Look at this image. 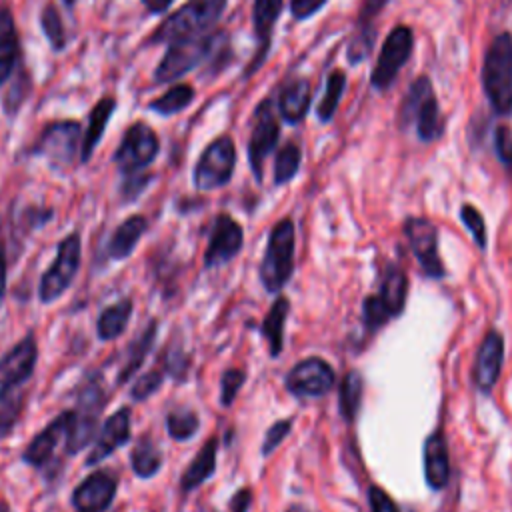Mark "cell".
Masks as SVG:
<instances>
[{
  "instance_id": "cell-1",
  "label": "cell",
  "mask_w": 512,
  "mask_h": 512,
  "mask_svg": "<svg viewBox=\"0 0 512 512\" xmlns=\"http://www.w3.org/2000/svg\"><path fill=\"white\" fill-rule=\"evenodd\" d=\"M38 344L34 334H26L0 358V440L8 436L22 414V386L34 374Z\"/></svg>"
},
{
  "instance_id": "cell-2",
  "label": "cell",
  "mask_w": 512,
  "mask_h": 512,
  "mask_svg": "<svg viewBox=\"0 0 512 512\" xmlns=\"http://www.w3.org/2000/svg\"><path fill=\"white\" fill-rule=\"evenodd\" d=\"M484 94L492 110L500 116L512 114V36L498 34L486 54L480 72Z\"/></svg>"
},
{
  "instance_id": "cell-3",
  "label": "cell",
  "mask_w": 512,
  "mask_h": 512,
  "mask_svg": "<svg viewBox=\"0 0 512 512\" xmlns=\"http://www.w3.org/2000/svg\"><path fill=\"white\" fill-rule=\"evenodd\" d=\"M408 298V276L404 268L386 264L376 294H370L362 302V324L366 332H376L390 320L404 312Z\"/></svg>"
},
{
  "instance_id": "cell-4",
  "label": "cell",
  "mask_w": 512,
  "mask_h": 512,
  "mask_svg": "<svg viewBox=\"0 0 512 512\" xmlns=\"http://www.w3.org/2000/svg\"><path fill=\"white\" fill-rule=\"evenodd\" d=\"M398 122L402 128L414 124L422 142H434L444 134L440 104L436 100L434 86L426 76H420L410 84L404 102L398 108Z\"/></svg>"
},
{
  "instance_id": "cell-5",
  "label": "cell",
  "mask_w": 512,
  "mask_h": 512,
  "mask_svg": "<svg viewBox=\"0 0 512 512\" xmlns=\"http://www.w3.org/2000/svg\"><path fill=\"white\" fill-rule=\"evenodd\" d=\"M228 0H188L182 8L164 18L152 34L154 44H170L180 38L208 34L220 20Z\"/></svg>"
},
{
  "instance_id": "cell-6",
  "label": "cell",
  "mask_w": 512,
  "mask_h": 512,
  "mask_svg": "<svg viewBox=\"0 0 512 512\" xmlns=\"http://www.w3.org/2000/svg\"><path fill=\"white\" fill-rule=\"evenodd\" d=\"M294 246H296L294 222L290 218H282L280 222L274 224V228L268 234L266 252L258 268L260 282L266 292L278 294L292 278Z\"/></svg>"
},
{
  "instance_id": "cell-7",
  "label": "cell",
  "mask_w": 512,
  "mask_h": 512,
  "mask_svg": "<svg viewBox=\"0 0 512 512\" xmlns=\"http://www.w3.org/2000/svg\"><path fill=\"white\" fill-rule=\"evenodd\" d=\"M106 402L104 388L96 376L88 378L84 388L78 392L76 408L70 410V426L66 432V454H78L82 452L96 436L98 428V416Z\"/></svg>"
},
{
  "instance_id": "cell-8",
  "label": "cell",
  "mask_w": 512,
  "mask_h": 512,
  "mask_svg": "<svg viewBox=\"0 0 512 512\" xmlns=\"http://www.w3.org/2000/svg\"><path fill=\"white\" fill-rule=\"evenodd\" d=\"M80 260H82V240L78 232H72L60 240L56 248V258L40 278L38 300L42 304H52L72 286L80 268Z\"/></svg>"
},
{
  "instance_id": "cell-9",
  "label": "cell",
  "mask_w": 512,
  "mask_h": 512,
  "mask_svg": "<svg viewBox=\"0 0 512 512\" xmlns=\"http://www.w3.org/2000/svg\"><path fill=\"white\" fill-rule=\"evenodd\" d=\"M216 44H218V36L210 32L170 42L160 64L154 70V82L166 84L184 76L186 72L196 68L214 50Z\"/></svg>"
},
{
  "instance_id": "cell-10",
  "label": "cell",
  "mask_w": 512,
  "mask_h": 512,
  "mask_svg": "<svg viewBox=\"0 0 512 512\" xmlns=\"http://www.w3.org/2000/svg\"><path fill=\"white\" fill-rule=\"evenodd\" d=\"M236 166V148L232 138L218 136L214 138L204 152L200 154L196 166H194V186L200 192L222 188L230 182Z\"/></svg>"
},
{
  "instance_id": "cell-11",
  "label": "cell",
  "mask_w": 512,
  "mask_h": 512,
  "mask_svg": "<svg viewBox=\"0 0 512 512\" xmlns=\"http://www.w3.org/2000/svg\"><path fill=\"white\" fill-rule=\"evenodd\" d=\"M158 152L160 140L156 132L146 122H136L124 132L114 152V162L124 176H134L142 174V170L156 160Z\"/></svg>"
},
{
  "instance_id": "cell-12",
  "label": "cell",
  "mask_w": 512,
  "mask_h": 512,
  "mask_svg": "<svg viewBox=\"0 0 512 512\" xmlns=\"http://www.w3.org/2000/svg\"><path fill=\"white\" fill-rule=\"evenodd\" d=\"M412 48H414V34L410 26H404V24L394 26L386 36L384 46L378 54V60L372 68V74H370L372 88L388 90L394 84L402 66L412 56Z\"/></svg>"
},
{
  "instance_id": "cell-13",
  "label": "cell",
  "mask_w": 512,
  "mask_h": 512,
  "mask_svg": "<svg viewBox=\"0 0 512 512\" xmlns=\"http://www.w3.org/2000/svg\"><path fill=\"white\" fill-rule=\"evenodd\" d=\"M280 138V124L272 108V100H262L252 116V130L248 140V160L254 178L260 182L264 174V160L276 148Z\"/></svg>"
},
{
  "instance_id": "cell-14",
  "label": "cell",
  "mask_w": 512,
  "mask_h": 512,
  "mask_svg": "<svg viewBox=\"0 0 512 512\" xmlns=\"http://www.w3.org/2000/svg\"><path fill=\"white\" fill-rule=\"evenodd\" d=\"M404 234L408 238V244L412 248V254L416 256L420 270L432 278L440 280L446 276V268L440 258L438 250V230L428 218L410 216L404 220Z\"/></svg>"
},
{
  "instance_id": "cell-15",
  "label": "cell",
  "mask_w": 512,
  "mask_h": 512,
  "mask_svg": "<svg viewBox=\"0 0 512 512\" xmlns=\"http://www.w3.org/2000/svg\"><path fill=\"white\" fill-rule=\"evenodd\" d=\"M334 382V368L318 356H310L294 364L284 380L286 390L298 398H320L334 388Z\"/></svg>"
},
{
  "instance_id": "cell-16",
  "label": "cell",
  "mask_w": 512,
  "mask_h": 512,
  "mask_svg": "<svg viewBox=\"0 0 512 512\" xmlns=\"http://www.w3.org/2000/svg\"><path fill=\"white\" fill-rule=\"evenodd\" d=\"M504 364V336L496 328L488 330L482 338L474 366H472V380L480 394H490L496 386Z\"/></svg>"
},
{
  "instance_id": "cell-17",
  "label": "cell",
  "mask_w": 512,
  "mask_h": 512,
  "mask_svg": "<svg viewBox=\"0 0 512 512\" xmlns=\"http://www.w3.org/2000/svg\"><path fill=\"white\" fill-rule=\"evenodd\" d=\"M244 244L242 226L228 214H220L214 220L208 246L204 252V268H214L230 262L238 256Z\"/></svg>"
},
{
  "instance_id": "cell-18",
  "label": "cell",
  "mask_w": 512,
  "mask_h": 512,
  "mask_svg": "<svg viewBox=\"0 0 512 512\" xmlns=\"http://www.w3.org/2000/svg\"><path fill=\"white\" fill-rule=\"evenodd\" d=\"M78 142H80V124L76 120H60L50 124L42 132L34 152L56 164H70L76 154Z\"/></svg>"
},
{
  "instance_id": "cell-19",
  "label": "cell",
  "mask_w": 512,
  "mask_h": 512,
  "mask_svg": "<svg viewBox=\"0 0 512 512\" xmlns=\"http://www.w3.org/2000/svg\"><path fill=\"white\" fill-rule=\"evenodd\" d=\"M118 490V478L106 470H96L84 478L72 492V504L78 512H104Z\"/></svg>"
},
{
  "instance_id": "cell-20",
  "label": "cell",
  "mask_w": 512,
  "mask_h": 512,
  "mask_svg": "<svg viewBox=\"0 0 512 512\" xmlns=\"http://www.w3.org/2000/svg\"><path fill=\"white\" fill-rule=\"evenodd\" d=\"M130 416V408H120L104 420L98 436L94 438V446L88 452L86 466H96L130 440Z\"/></svg>"
},
{
  "instance_id": "cell-21",
  "label": "cell",
  "mask_w": 512,
  "mask_h": 512,
  "mask_svg": "<svg viewBox=\"0 0 512 512\" xmlns=\"http://www.w3.org/2000/svg\"><path fill=\"white\" fill-rule=\"evenodd\" d=\"M68 426H70V410L58 414L42 432H38L30 440V444L22 452V460L32 468H42L44 464H48L60 440H66Z\"/></svg>"
},
{
  "instance_id": "cell-22",
  "label": "cell",
  "mask_w": 512,
  "mask_h": 512,
  "mask_svg": "<svg viewBox=\"0 0 512 512\" xmlns=\"http://www.w3.org/2000/svg\"><path fill=\"white\" fill-rule=\"evenodd\" d=\"M424 480L430 490L440 492L450 480V456L444 432L438 428L424 440Z\"/></svg>"
},
{
  "instance_id": "cell-23",
  "label": "cell",
  "mask_w": 512,
  "mask_h": 512,
  "mask_svg": "<svg viewBox=\"0 0 512 512\" xmlns=\"http://www.w3.org/2000/svg\"><path fill=\"white\" fill-rule=\"evenodd\" d=\"M388 0H364L356 18V30L354 36L348 44V62L350 64H358L362 60L368 58V54L372 52L374 46V38H376V16L386 8Z\"/></svg>"
},
{
  "instance_id": "cell-24",
  "label": "cell",
  "mask_w": 512,
  "mask_h": 512,
  "mask_svg": "<svg viewBox=\"0 0 512 512\" xmlns=\"http://www.w3.org/2000/svg\"><path fill=\"white\" fill-rule=\"evenodd\" d=\"M282 6H284V0H254L252 24H254L256 40H258V56L254 60L252 70H256L262 64V60L266 58V52L270 46V36H272L274 24L278 22Z\"/></svg>"
},
{
  "instance_id": "cell-25",
  "label": "cell",
  "mask_w": 512,
  "mask_h": 512,
  "mask_svg": "<svg viewBox=\"0 0 512 512\" xmlns=\"http://www.w3.org/2000/svg\"><path fill=\"white\" fill-rule=\"evenodd\" d=\"M216 454H218V436H210L204 446L198 450L194 460L186 466L180 478V490L184 494L196 490L202 486L208 478L214 476L216 472Z\"/></svg>"
},
{
  "instance_id": "cell-26",
  "label": "cell",
  "mask_w": 512,
  "mask_h": 512,
  "mask_svg": "<svg viewBox=\"0 0 512 512\" xmlns=\"http://www.w3.org/2000/svg\"><path fill=\"white\" fill-rule=\"evenodd\" d=\"M20 56V40L14 16L8 6L0 4V88L10 80Z\"/></svg>"
},
{
  "instance_id": "cell-27",
  "label": "cell",
  "mask_w": 512,
  "mask_h": 512,
  "mask_svg": "<svg viewBox=\"0 0 512 512\" xmlns=\"http://www.w3.org/2000/svg\"><path fill=\"white\" fill-rule=\"evenodd\" d=\"M310 84L306 78H294L286 82L278 96V110L284 122L298 124L304 120L310 108Z\"/></svg>"
},
{
  "instance_id": "cell-28",
  "label": "cell",
  "mask_w": 512,
  "mask_h": 512,
  "mask_svg": "<svg viewBox=\"0 0 512 512\" xmlns=\"http://www.w3.org/2000/svg\"><path fill=\"white\" fill-rule=\"evenodd\" d=\"M148 230V220L142 214H132L128 216L110 236L108 240V248L106 254L110 260H126L136 244L140 242V238L144 236V232Z\"/></svg>"
},
{
  "instance_id": "cell-29",
  "label": "cell",
  "mask_w": 512,
  "mask_h": 512,
  "mask_svg": "<svg viewBox=\"0 0 512 512\" xmlns=\"http://www.w3.org/2000/svg\"><path fill=\"white\" fill-rule=\"evenodd\" d=\"M114 110H116V100L112 96H104L94 104L90 118H88V128H86L82 144H80V162H88L92 158V152L98 146V142L104 134V128H106L108 120L112 118Z\"/></svg>"
},
{
  "instance_id": "cell-30",
  "label": "cell",
  "mask_w": 512,
  "mask_h": 512,
  "mask_svg": "<svg viewBox=\"0 0 512 512\" xmlns=\"http://www.w3.org/2000/svg\"><path fill=\"white\" fill-rule=\"evenodd\" d=\"M156 334H158V320H152L144 328V332L130 342V346L126 350V356H124V362H122V366L118 370V384H126L140 370V366L144 364L148 352L152 350Z\"/></svg>"
},
{
  "instance_id": "cell-31",
  "label": "cell",
  "mask_w": 512,
  "mask_h": 512,
  "mask_svg": "<svg viewBox=\"0 0 512 512\" xmlns=\"http://www.w3.org/2000/svg\"><path fill=\"white\" fill-rule=\"evenodd\" d=\"M288 312H290V300L286 296H278L260 324V334L268 342L270 356H278L284 348V326H286Z\"/></svg>"
},
{
  "instance_id": "cell-32",
  "label": "cell",
  "mask_w": 512,
  "mask_h": 512,
  "mask_svg": "<svg viewBox=\"0 0 512 512\" xmlns=\"http://www.w3.org/2000/svg\"><path fill=\"white\" fill-rule=\"evenodd\" d=\"M132 300L130 298H124V300H118L110 306H106L100 316H98V322H96V334L100 340L104 342H110V340H116L124 328L128 326L130 322V316H132Z\"/></svg>"
},
{
  "instance_id": "cell-33",
  "label": "cell",
  "mask_w": 512,
  "mask_h": 512,
  "mask_svg": "<svg viewBox=\"0 0 512 512\" xmlns=\"http://www.w3.org/2000/svg\"><path fill=\"white\" fill-rule=\"evenodd\" d=\"M130 466L134 476L146 480L152 478L162 468V450L154 438L148 434L140 436L130 452Z\"/></svg>"
},
{
  "instance_id": "cell-34",
  "label": "cell",
  "mask_w": 512,
  "mask_h": 512,
  "mask_svg": "<svg viewBox=\"0 0 512 512\" xmlns=\"http://www.w3.org/2000/svg\"><path fill=\"white\" fill-rule=\"evenodd\" d=\"M362 392H364L362 374L358 370H348L340 382V392H338L340 416L346 422H354L362 404Z\"/></svg>"
},
{
  "instance_id": "cell-35",
  "label": "cell",
  "mask_w": 512,
  "mask_h": 512,
  "mask_svg": "<svg viewBox=\"0 0 512 512\" xmlns=\"http://www.w3.org/2000/svg\"><path fill=\"white\" fill-rule=\"evenodd\" d=\"M346 88V74L344 70H332L328 80H326V88H324V96L316 106V116L320 122H330L338 110L340 98L344 94Z\"/></svg>"
},
{
  "instance_id": "cell-36",
  "label": "cell",
  "mask_w": 512,
  "mask_h": 512,
  "mask_svg": "<svg viewBox=\"0 0 512 512\" xmlns=\"http://www.w3.org/2000/svg\"><path fill=\"white\" fill-rule=\"evenodd\" d=\"M194 100V88L190 84H174L172 88H168L162 96H158L156 100L150 102V110L168 116V114H176L184 108H188Z\"/></svg>"
},
{
  "instance_id": "cell-37",
  "label": "cell",
  "mask_w": 512,
  "mask_h": 512,
  "mask_svg": "<svg viewBox=\"0 0 512 512\" xmlns=\"http://www.w3.org/2000/svg\"><path fill=\"white\" fill-rule=\"evenodd\" d=\"M300 162H302L300 146L294 142L284 144L274 160V184L280 186V184L290 182L296 176V172L300 170Z\"/></svg>"
},
{
  "instance_id": "cell-38",
  "label": "cell",
  "mask_w": 512,
  "mask_h": 512,
  "mask_svg": "<svg viewBox=\"0 0 512 512\" xmlns=\"http://www.w3.org/2000/svg\"><path fill=\"white\" fill-rule=\"evenodd\" d=\"M200 428V418L194 410L178 408L166 416V432L174 440H190Z\"/></svg>"
},
{
  "instance_id": "cell-39",
  "label": "cell",
  "mask_w": 512,
  "mask_h": 512,
  "mask_svg": "<svg viewBox=\"0 0 512 512\" xmlns=\"http://www.w3.org/2000/svg\"><path fill=\"white\" fill-rule=\"evenodd\" d=\"M40 26L54 50H62L66 46V28L52 2H48L40 12Z\"/></svg>"
},
{
  "instance_id": "cell-40",
  "label": "cell",
  "mask_w": 512,
  "mask_h": 512,
  "mask_svg": "<svg viewBox=\"0 0 512 512\" xmlns=\"http://www.w3.org/2000/svg\"><path fill=\"white\" fill-rule=\"evenodd\" d=\"M460 220L470 230L476 246L480 250H484L486 242H488V234H486V222H484V216L480 214V210L472 204H462L460 206Z\"/></svg>"
},
{
  "instance_id": "cell-41",
  "label": "cell",
  "mask_w": 512,
  "mask_h": 512,
  "mask_svg": "<svg viewBox=\"0 0 512 512\" xmlns=\"http://www.w3.org/2000/svg\"><path fill=\"white\" fill-rule=\"evenodd\" d=\"M244 382H246V374L240 368H228V370L222 372V376H220V404L224 408L234 404V400H236L240 388L244 386Z\"/></svg>"
},
{
  "instance_id": "cell-42",
  "label": "cell",
  "mask_w": 512,
  "mask_h": 512,
  "mask_svg": "<svg viewBox=\"0 0 512 512\" xmlns=\"http://www.w3.org/2000/svg\"><path fill=\"white\" fill-rule=\"evenodd\" d=\"M30 90V80L24 76V72H18V76L10 82L8 94L4 96V112L14 116L20 108V104L26 100V94Z\"/></svg>"
},
{
  "instance_id": "cell-43",
  "label": "cell",
  "mask_w": 512,
  "mask_h": 512,
  "mask_svg": "<svg viewBox=\"0 0 512 512\" xmlns=\"http://www.w3.org/2000/svg\"><path fill=\"white\" fill-rule=\"evenodd\" d=\"M164 378H166V376H164L162 370H150V372L142 374V376L134 382V386H132V390H130V396H132L136 402H142V400L150 398V396L162 386Z\"/></svg>"
},
{
  "instance_id": "cell-44",
  "label": "cell",
  "mask_w": 512,
  "mask_h": 512,
  "mask_svg": "<svg viewBox=\"0 0 512 512\" xmlns=\"http://www.w3.org/2000/svg\"><path fill=\"white\" fill-rule=\"evenodd\" d=\"M292 430V418H284V420H276L264 434V442H262V448H260V454L262 456H270L280 444L282 440L290 434Z\"/></svg>"
},
{
  "instance_id": "cell-45",
  "label": "cell",
  "mask_w": 512,
  "mask_h": 512,
  "mask_svg": "<svg viewBox=\"0 0 512 512\" xmlns=\"http://www.w3.org/2000/svg\"><path fill=\"white\" fill-rule=\"evenodd\" d=\"M368 504L372 512H400L398 504L392 500V496L380 488L378 484H370L368 488Z\"/></svg>"
},
{
  "instance_id": "cell-46",
  "label": "cell",
  "mask_w": 512,
  "mask_h": 512,
  "mask_svg": "<svg viewBox=\"0 0 512 512\" xmlns=\"http://www.w3.org/2000/svg\"><path fill=\"white\" fill-rule=\"evenodd\" d=\"M494 150L502 164L512 166V130L508 126H498L494 132Z\"/></svg>"
},
{
  "instance_id": "cell-47",
  "label": "cell",
  "mask_w": 512,
  "mask_h": 512,
  "mask_svg": "<svg viewBox=\"0 0 512 512\" xmlns=\"http://www.w3.org/2000/svg\"><path fill=\"white\" fill-rule=\"evenodd\" d=\"M328 0H290V12L296 20H306L314 16Z\"/></svg>"
},
{
  "instance_id": "cell-48",
  "label": "cell",
  "mask_w": 512,
  "mask_h": 512,
  "mask_svg": "<svg viewBox=\"0 0 512 512\" xmlns=\"http://www.w3.org/2000/svg\"><path fill=\"white\" fill-rule=\"evenodd\" d=\"M250 504H252V490L244 486L230 498V512H248Z\"/></svg>"
},
{
  "instance_id": "cell-49",
  "label": "cell",
  "mask_w": 512,
  "mask_h": 512,
  "mask_svg": "<svg viewBox=\"0 0 512 512\" xmlns=\"http://www.w3.org/2000/svg\"><path fill=\"white\" fill-rule=\"evenodd\" d=\"M6 250H4V244L0 242V306L4 302V296H6Z\"/></svg>"
},
{
  "instance_id": "cell-50",
  "label": "cell",
  "mask_w": 512,
  "mask_h": 512,
  "mask_svg": "<svg viewBox=\"0 0 512 512\" xmlns=\"http://www.w3.org/2000/svg\"><path fill=\"white\" fill-rule=\"evenodd\" d=\"M174 0H142V4L146 6L148 12H154V14H160L164 12Z\"/></svg>"
},
{
  "instance_id": "cell-51",
  "label": "cell",
  "mask_w": 512,
  "mask_h": 512,
  "mask_svg": "<svg viewBox=\"0 0 512 512\" xmlns=\"http://www.w3.org/2000/svg\"><path fill=\"white\" fill-rule=\"evenodd\" d=\"M286 512H310V510L304 508V506H300V504H292V506L286 508Z\"/></svg>"
},
{
  "instance_id": "cell-52",
  "label": "cell",
  "mask_w": 512,
  "mask_h": 512,
  "mask_svg": "<svg viewBox=\"0 0 512 512\" xmlns=\"http://www.w3.org/2000/svg\"><path fill=\"white\" fill-rule=\"evenodd\" d=\"M0 512H10V508H8V504L4 500H0Z\"/></svg>"
},
{
  "instance_id": "cell-53",
  "label": "cell",
  "mask_w": 512,
  "mask_h": 512,
  "mask_svg": "<svg viewBox=\"0 0 512 512\" xmlns=\"http://www.w3.org/2000/svg\"><path fill=\"white\" fill-rule=\"evenodd\" d=\"M62 2H64V4L70 8V6H74V2H76V0H62Z\"/></svg>"
}]
</instances>
